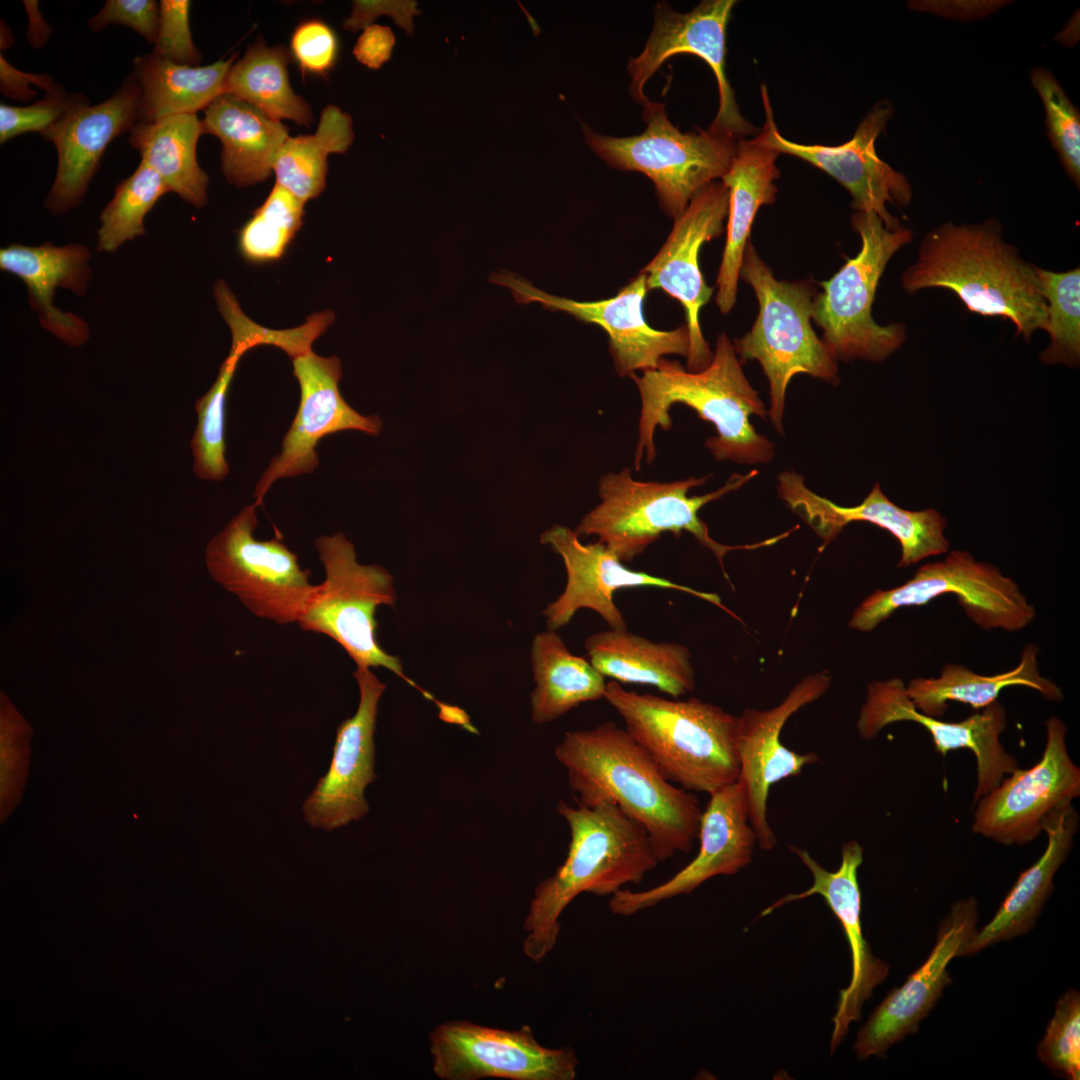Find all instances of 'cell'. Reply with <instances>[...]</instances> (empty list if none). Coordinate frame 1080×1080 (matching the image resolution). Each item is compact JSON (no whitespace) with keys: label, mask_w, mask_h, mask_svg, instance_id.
I'll use <instances>...</instances> for the list:
<instances>
[{"label":"cell","mask_w":1080,"mask_h":1080,"mask_svg":"<svg viewBox=\"0 0 1080 1080\" xmlns=\"http://www.w3.org/2000/svg\"><path fill=\"white\" fill-rule=\"evenodd\" d=\"M554 754L566 770L576 802L619 806L644 827L659 862L693 849L703 812L699 799L667 780L615 722L565 732Z\"/></svg>","instance_id":"6da1fadb"},{"label":"cell","mask_w":1080,"mask_h":1080,"mask_svg":"<svg viewBox=\"0 0 1080 1080\" xmlns=\"http://www.w3.org/2000/svg\"><path fill=\"white\" fill-rule=\"evenodd\" d=\"M909 294L951 290L968 311L1010 320L1025 340L1047 327V304L1036 267L1007 243L995 219L944 222L922 239L917 260L902 274Z\"/></svg>","instance_id":"7a4b0ae2"},{"label":"cell","mask_w":1080,"mask_h":1080,"mask_svg":"<svg viewBox=\"0 0 1080 1080\" xmlns=\"http://www.w3.org/2000/svg\"><path fill=\"white\" fill-rule=\"evenodd\" d=\"M557 811L570 832L567 856L535 888L523 924V952L536 963L554 948L559 918L577 896H611L627 884L641 883L660 863L644 827L616 804L571 806L560 800Z\"/></svg>","instance_id":"3957f363"},{"label":"cell","mask_w":1080,"mask_h":1080,"mask_svg":"<svg viewBox=\"0 0 1080 1080\" xmlns=\"http://www.w3.org/2000/svg\"><path fill=\"white\" fill-rule=\"evenodd\" d=\"M634 380L641 400L638 440L634 454L636 470L645 456L651 463L656 457L654 435L657 428L669 430V410L676 403L692 408L698 416L715 426L717 435L705 446L718 461L739 464L768 463L774 446L756 432L752 415L765 418L766 409L747 380L733 343L725 333L718 336L711 362L700 371L686 370L678 361L662 358L656 369L647 370Z\"/></svg>","instance_id":"277c9868"},{"label":"cell","mask_w":1080,"mask_h":1080,"mask_svg":"<svg viewBox=\"0 0 1080 1080\" xmlns=\"http://www.w3.org/2000/svg\"><path fill=\"white\" fill-rule=\"evenodd\" d=\"M604 699L670 782L711 795L737 781V716L695 697L637 693L614 680Z\"/></svg>","instance_id":"5b68a950"},{"label":"cell","mask_w":1080,"mask_h":1080,"mask_svg":"<svg viewBox=\"0 0 1080 1080\" xmlns=\"http://www.w3.org/2000/svg\"><path fill=\"white\" fill-rule=\"evenodd\" d=\"M757 474V470L745 475L735 473L716 491L688 496L689 490L704 484L708 476L656 482L635 480L628 468L610 472L599 480L600 503L582 517L574 532L579 538L596 536L623 563L643 553L663 533L689 532L712 551L727 578L723 564L726 553L768 546L781 536L754 544H721L710 536L698 513L704 505L739 489Z\"/></svg>","instance_id":"8992f818"},{"label":"cell","mask_w":1080,"mask_h":1080,"mask_svg":"<svg viewBox=\"0 0 1080 1080\" xmlns=\"http://www.w3.org/2000/svg\"><path fill=\"white\" fill-rule=\"evenodd\" d=\"M740 278L755 292L757 318L733 343L740 362L757 360L769 383V417L778 432L791 379L807 374L831 383L838 380L837 360L813 329V289L808 283L775 278L748 241Z\"/></svg>","instance_id":"52a82bcc"},{"label":"cell","mask_w":1080,"mask_h":1080,"mask_svg":"<svg viewBox=\"0 0 1080 1080\" xmlns=\"http://www.w3.org/2000/svg\"><path fill=\"white\" fill-rule=\"evenodd\" d=\"M851 225L861 239L855 257L829 279L813 298V320L823 331L822 341L836 360L879 362L906 339L900 323L880 325L872 317L879 280L894 254L912 240V232L888 228L874 212L856 211Z\"/></svg>","instance_id":"ba28073f"},{"label":"cell","mask_w":1080,"mask_h":1080,"mask_svg":"<svg viewBox=\"0 0 1080 1080\" xmlns=\"http://www.w3.org/2000/svg\"><path fill=\"white\" fill-rule=\"evenodd\" d=\"M642 118L646 129L639 135L606 136L583 125L584 138L611 167L646 175L662 210L675 219L696 193L726 174L738 138L700 128L681 132L661 102L649 100L643 105Z\"/></svg>","instance_id":"9c48e42d"},{"label":"cell","mask_w":1080,"mask_h":1080,"mask_svg":"<svg viewBox=\"0 0 1080 1080\" xmlns=\"http://www.w3.org/2000/svg\"><path fill=\"white\" fill-rule=\"evenodd\" d=\"M325 571L297 624L305 632L324 634L336 641L356 665L383 667L430 694L405 676L398 657L387 653L377 639L376 610L394 606L392 576L379 565L357 561L354 546L343 533L320 536L315 541Z\"/></svg>","instance_id":"30bf717a"},{"label":"cell","mask_w":1080,"mask_h":1080,"mask_svg":"<svg viewBox=\"0 0 1080 1080\" xmlns=\"http://www.w3.org/2000/svg\"><path fill=\"white\" fill-rule=\"evenodd\" d=\"M944 594H954L966 615L984 630L1020 631L1036 616L1012 578L968 551L957 550L942 561L922 565L904 584L873 592L855 609L849 626L870 632L897 609L925 605Z\"/></svg>","instance_id":"8fae6325"},{"label":"cell","mask_w":1080,"mask_h":1080,"mask_svg":"<svg viewBox=\"0 0 1080 1080\" xmlns=\"http://www.w3.org/2000/svg\"><path fill=\"white\" fill-rule=\"evenodd\" d=\"M253 503L211 539L205 562L211 577L255 616L277 624L297 623L316 585L311 572L279 538L257 540Z\"/></svg>","instance_id":"7c38bea8"},{"label":"cell","mask_w":1080,"mask_h":1080,"mask_svg":"<svg viewBox=\"0 0 1080 1080\" xmlns=\"http://www.w3.org/2000/svg\"><path fill=\"white\" fill-rule=\"evenodd\" d=\"M1045 724L1041 759L1031 768L1015 769L975 803L973 832L1004 845H1024L1080 795V769L1067 751V728L1057 716Z\"/></svg>","instance_id":"4fadbf2b"},{"label":"cell","mask_w":1080,"mask_h":1080,"mask_svg":"<svg viewBox=\"0 0 1080 1080\" xmlns=\"http://www.w3.org/2000/svg\"><path fill=\"white\" fill-rule=\"evenodd\" d=\"M429 1040L433 1071L443 1080H573L577 1075L575 1051L541 1045L528 1025L504 1030L453 1020L436 1027Z\"/></svg>","instance_id":"5bb4252c"},{"label":"cell","mask_w":1080,"mask_h":1080,"mask_svg":"<svg viewBox=\"0 0 1080 1080\" xmlns=\"http://www.w3.org/2000/svg\"><path fill=\"white\" fill-rule=\"evenodd\" d=\"M736 3L704 0L686 13L675 11L667 2L658 3L645 47L627 66L633 99L645 105L649 99L644 94V85L660 66L677 54H693L708 64L718 85L719 107L708 129L738 139L756 136L759 130L740 113L725 73L726 29Z\"/></svg>","instance_id":"9a60e30c"},{"label":"cell","mask_w":1080,"mask_h":1080,"mask_svg":"<svg viewBox=\"0 0 1080 1080\" xmlns=\"http://www.w3.org/2000/svg\"><path fill=\"white\" fill-rule=\"evenodd\" d=\"M765 110L762 131L767 142L780 154L800 158L824 171L851 195L855 211L876 213L890 228L901 224L891 215L887 203L907 206L913 192L907 177L879 158L875 142L893 115L890 101L881 100L864 116L853 137L841 145L801 144L785 138L778 130L765 85L761 86Z\"/></svg>","instance_id":"2e32d148"},{"label":"cell","mask_w":1080,"mask_h":1080,"mask_svg":"<svg viewBox=\"0 0 1080 1080\" xmlns=\"http://www.w3.org/2000/svg\"><path fill=\"white\" fill-rule=\"evenodd\" d=\"M490 280L510 289L518 303H539L546 309L565 312L601 327L608 336L609 350L619 376L656 369L666 355H688L686 325L659 330L645 320L643 303L649 289L641 271L616 295L596 301L551 295L510 272L494 273Z\"/></svg>","instance_id":"e0dca14e"},{"label":"cell","mask_w":1080,"mask_h":1080,"mask_svg":"<svg viewBox=\"0 0 1080 1080\" xmlns=\"http://www.w3.org/2000/svg\"><path fill=\"white\" fill-rule=\"evenodd\" d=\"M830 685L829 672H816L800 680L778 705L766 710L749 708L737 716V781L744 792L757 844L765 851L777 844L767 815L771 787L799 776L805 766L819 760L815 752L801 754L788 749L780 741L782 729L793 714L822 697Z\"/></svg>","instance_id":"ac0fdd59"},{"label":"cell","mask_w":1080,"mask_h":1080,"mask_svg":"<svg viewBox=\"0 0 1080 1080\" xmlns=\"http://www.w3.org/2000/svg\"><path fill=\"white\" fill-rule=\"evenodd\" d=\"M728 206L729 190L721 180L702 188L674 219L665 243L641 270L649 290L662 289L684 307L689 333L687 370L691 372L707 367L713 357L702 334L699 315L714 288L703 279L699 253L705 242L724 231Z\"/></svg>","instance_id":"d6986e66"},{"label":"cell","mask_w":1080,"mask_h":1080,"mask_svg":"<svg viewBox=\"0 0 1080 1080\" xmlns=\"http://www.w3.org/2000/svg\"><path fill=\"white\" fill-rule=\"evenodd\" d=\"M981 710L960 722H945L920 712L906 693L902 679L873 681L860 710L857 732L862 739L871 740L889 724L911 721L930 733L936 751L943 756L961 748L971 750L977 760L975 804L1018 768L1016 759L1005 751L999 739L1007 726L1006 709L996 700Z\"/></svg>","instance_id":"ffe728a7"},{"label":"cell","mask_w":1080,"mask_h":1080,"mask_svg":"<svg viewBox=\"0 0 1080 1080\" xmlns=\"http://www.w3.org/2000/svg\"><path fill=\"white\" fill-rule=\"evenodd\" d=\"M292 364L300 387V401L283 437L281 451L270 460L256 484L257 506L262 505L275 481L312 473L318 467L316 447L323 437L346 430L378 435L383 426L377 415L358 413L342 397L338 357H323L310 351L292 359Z\"/></svg>","instance_id":"44dd1931"},{"label":"cell","mask_w":1080,"mask_h":1080,"mask_svg":"<svg viewBox=\"0 0 1080 1080\" xmlns=\"http://www.w3.org/2000/svg\"><path fill=\"white\" fill-rule=\"evenodd\" d=\"M540 541L562 557L567 578L564 591L543 610L549 630L556 631L567 625L580 609L596 612L611 629H627L624 615L613 597L622 588L677 590L733 614L723 605L719 595L698 591L646 572L630 570L604 544L598 541L585 544L569 527L553 525L541 534Z\"/></svg>","instance_id":"7402d4cb"},{"label":"cell","mask_w":1080,"mask_h":1080,"mask_svg":"<svg viewBox=\"0 0 1080 1080\" xmlns=\"http://www.w3.org/2000/svg\"><path fill=\"white\" fill-rule=\"evenodd\" d=\"M789 849L811 872L813 883L803 892L790 893L779 898L762 911L760 917L767 916L790 902L819 895L839 920L851 952L852 973L849 985L839 992L833 1017L834 1028L830 1042V1051L833 1053L848 1033L850 1024L861 1019L864 1002L887 978L889 965L872 953L863 935L862 899L858 882V869L863 862L862 846L855 840L844 843L841 862L836 871L826 870L806 849L794 845H789Z\"/></svg>","instance_id":"603a6c76"},{"label":"cell","mask_w":1080,"mask_h":1080,"mask_svg":"<svg viewBox=\"0 0 1080 1080\" xmlns=\"http://www.w3.org/2000/svg\"><path fill=\"white\" fill-rule=\"evenodd\" d=\"M699 851L684 868L663 883L646 890L623 888L611 895L609 910L632 916L659 903L692 893L707 880L735 875L751 861L757 844L741 784L736 781L710 795L702 812Z\"/></svg>","instance_id":"cb8c5ba5"},{"label":"cell","mask_w":1080,"mask_h":1080,"mask_svg":"<svg viewBox=\"0 0 1080 1080\" xmlns=\"http://www.w3.org/2000/svg\"><path fill=\"white\" fill-rule=\"evenodd\" d=\"M356 666L353 676L360 695L357 710L337 727L328 771L303 804L306 821L327 831L357 821L368 812L364 792L376 778L374 733L379 700L386 686L370 667Z\"/></svg>","instance_id":"d4e9b609"},{"label":"cell","mask_w":1080,"mask_h":1080,"mask_svg":"<svg viewBox=\"0 0 1080 1080\" xmlns=\"http://www.w3.org/2000/svg\"><path fill=\"white\" fill-rule=\"evenodd\" d=\"M977 901H957L939 925L935 946L925 962L898 988H893L857 1033L859 1060L882 1056L897 1042L918 1031L951 983L947 970L976 930Z\"/></svg>","instance_id":"484cf974"},{"label":"cell","mask_w":1080,"mask_h":1080,"mask_svg":"<svg viewBox=\"0 0 1080 1080\" xmlns=\"http://www.w3.org/2000/svg\"><path fill=\"white\" fill-rule=\"evenodd\" d=\"M778 496L827 545L849 523L865 521L891 533L901 546L899 567H907L931 556L944 554L949 542L944 536L946 521L935 509L911 511L890 501L875 484L858 505H837L810 490L803 477L793 471L778 476Z\"/></svg>","instance_id":"4316f807"},{"label":"cell","mask_w":1080,"mask_h":1080,"mask_svg":"<svg viewBox=\"0 0 1080 1080\" xmlns=\"http://www.w3.org/2000/svg\"><path fill=\"white\" fill-rule=\"evenodd\" d=\"M140 87L130 73L116 91L96 105H84L63 118L43 138L57 151V171L45 200L54 215L83 200L108 145L139 122Z\"/></svg>","instance_id":"83f0119b"},{"label":"cell","mask_w":1080,"mask_h":1080,"mask_svg":"<svg viewBox=\"0 0 1080 1080\" xmlns=\"http://www.w3.org/2000/svg\"><path fill=\"white\" fill-rule=\"evenodd\" d=\"M779 153L761 130L752 139H738L731 165L721 181L729 190L726 241L718 270L716 304L723 314L734 307L744 251L760 207L775 202L774 181Z\"/></svg>","instance_id":"f1b7e54d"},{"label":"cell","mask_w":1080,"mask_h":1080,"mask_svg":"<svg viewBox=\"0 0 1080 1080\" xmlns=\"http://www.w3.org/2000/svg\"><path fill=\"white\" fill-rule=\"evenodd\" d=\"M90 252L81 244L39 246L10 244L0 250V269L16 275L28 290V300L40 324L61 341L74 347L86 343L89 327L79 316L53 305L57 288L82 296L91 279Z\"/></svg>","instance_id":"f546056e"},{"label":"cell","mask_w":1080,"mask_h":1080,"mask_svg":"<svg viewBox=\"0 0 1080 1080\" xmlns=\"http://www.w3.org/2000/svg\"><path fill=\"white\" fill-rule=\"evenodd\" d=\"M202 134L221 142V170L227 181L246 187L265 181L290 137L287 127L257 108L224 93L205 110Z\"/></svg>","instance_id":"4dcf8cb0"},{"label":"cell","mask_w":1080,"mask_h":1080,"mask_svg":"<svg viewBox=\"0 0 1080 1080\" xmlns=\"http://www.w3.org/2000/svg\"><path fill=\"white\" fill-rule=\"evenodd\" d=\"M1078 815L1069 806L1045 826L1047 847L1041 857L1023 871L993 918L973 936L959 956L974 955L987 947L1028 933L1054 890L1053 878L1073 846Z\"/></svg>","instance_id":"1f68e13d"},{"label":"cell","mask_w":1080,"mask_h":1080,"mask_svg":"<svg viewBox=\"0 0 1080 1080\" xmlns=\"http://www.w3.org/2000/svg\"><path fill=\"white\" fill-rule=\"evenodd\" d=\"M584 648L593 666L620 684L651 685L673 698L695 687L691 653L682 644L610 628L587 637Z\"/></svg>","instance_id":"d6a6232c"},{"label":"cell","mask_w":1080,"mask_h":1080,"mask_svg":"<svg viewBox=\"0 0 1080 1080\" xmlns=\"http://www.w3.org/2000/svg\"><path fill=\"white\" fill-rule=\"evenodd\" d=\"M235 55L205 66L170 61L152 51L136 56L132 74L140 87L139 122L197 114L225 93Z\"/></svg>","instance_id":"836d02e7"},{"label":"cell","mask_w":1080,"mask_h":1080,"mask_svg":"<svg viewBox=\"0 0 1080 1080\" xmlns=\"http://www.w3.org/2000/svg\"><path fill=\"white\" fill-rule=\"evenodd\" d=\"M1038 654L1039 648L1029 644L1014 669L992 676L949 663L938 678L912 679L906 685V693L920 712L936 718L945 714L950 701L983 709L997 700L1001 690L1015 685L1034 689L1050 701H1060L1063 698L1060 687L1040 675Z\"/></svg>","instance_id":"e575fe53"},{"label":"cell","mask_w":1080,"mask_h":1080,"mask_svg":"<svg viewBox=\"0 0 1080 1080\" xmlns=\"http://www.w3.org/2000/svg\"><path fill=\"white\" fill-rule=\"evenodd\" d=\"M531 662L534 723L552 722L582 703L604 699L605 676L589 660L572 654L556 631L547 629L535 635Z\"/></svg>","instance_id":"d590c367"},{"label":"cell","mask_w":1080,"mask_h":1080,"mask_svg":"<svg viewBox=\"0 0 1080 1080\" xmlns=\"http://www.w3.org/2000/svg\"><path fill=\"white\" fill-rule=\"evenodd\" d=\"M202 135L197 114H178L152 123L138 122L130 131L129 143L141 161L175 192L196 208L207 204L209 177L197 161V143Z\"/></svg>","instance_id":"8d00e7d4"},{"label":"cell","mask_w":1080,"mask_h":1080,"mask_svg":"<svg viewBox=\"0 0 1080 1080\" xmlns=\"http://www.w3.org/2000/svg\"><path fill=\"white\" fill-rule=\"evenodd\" d=\"M289 52L283 46L269 47L258 40L230 68L225 93L247 102L270 118L287 119L309 126L313 113L309 103L291 87Z\"/></svg>","instance_id":"74e56055"},{"label":"cell","mask_w":1080,"mask_h":1080,"mask_svg":"<svg viewBox=\"0 0 1080 1080\" xmlns=\"http://www.w3.org/2000/svg\"><path fill=\"white\" fill-rule=\"evenodd\" d=\"M353 139L351 116L327 105L313 134L289 137L281 147L273 166L276 183L303 203L318 197L326 186L328 156L345 153Z\"/></svg>","instance_id":"f35d334b"},{"label":"cell","mask_w":1080,"mask_h":1080,"mask_svg":"<svg viewBox=\"0 0 1080 1080\" xmlns=\"http://www.w3.org/2000/svg\"><path fill=\"white\" fill-rule=\"evenodd\" d=\"M170 192L162 178L140 161L136 170L115 187L113 198L102 210L97 251L112 253L122 244L145 234V216Z\"/></svg>","instance_id":"ab89813d"},{"label":"cell","mask_w":1080,"mask_h":1080,"mask_svg":"<svg viewBox=\"0 0 1080 1080\" xmlns=\"http://www.w3.org/2000/svg\"><path fill=\"white\" fill-rule=\"evenodd\" d=\"M243 355L241 350L231 347L229 355L220 365L215 382L195 403L197 426L190 447L194 473L202 480L221 481L229 472L225 458L226 397Z\"/></svg>","instance_id":"60d3db41"},{"label":"cell","mask_w":1080,"mask_h":1080,"mask_svg":"<svg viewBox=\"0 0 1080 1080\" xmlns=\"http://www.w3.org/2000/svg\"><path fill=\"white\" fill-rule=\"evenodd\" d=\"M304 204L277 183L238 233L243 258L253 263L281 259L302 225Z\"/></svg>","instance_id":"b9f144b4"},{"label":"cell","mask_w":1080,"mask_h":1080,"mask_svg":"<svg viewBox=\"0 0 1080 1080\" xmlns=\"http://www.w3.org/2000/svg\"><path fill=\"white\" fill-rule=\"evenodd\" d=\"M1047 304L1050 345L1041 354L1046 364L1078 366L1080 358V269L1054 272L1036 267Z\"/></svg>","instance_id":"7bdbcfd3"},{"label":"cell","mask_w":1080,"mask_h":1080,"mask_svg":"<svg viewBox=\"0 0 1080 1080\" xmlns=\"http://www.w3.org/2000/svg\"><path fill=\"white\" fill-rule=\"evenodd\" d=\"M219 311L232 333V345L245 353L259 345H274L286 352L291 359L312 351V344L332 323L331 311L316 313L300 327L289 330H271L253 323L241 311L237 301L223 281L214 286Z\"/></svg>","instance_id":"ee69618b"},{"label":"cell","mask_w":1080,"mask_h":1080,"mask_svg":"<svg viewBox=\"0 0 1080 1080\" xmlns=\"http://www.w3.org/2000/svg\"><path fill=\"white\" fill-rule=\"evenodd\" d=\"M1045 110V125L1049 140L1060 162L1075 186H1080V113L1055 76L1044 67H1035L1030 74Z\"/></svg>","instance_id":"f6af8a7d"},{"label":"cell","mask_w":1080,"mask_h":1080,"mask_svg":"<svg viewBox=\"0 0 1080 1080\" xmlns=\"http://www.w3.org/2000/svg\"><path fill=\"white\" fill-rule=\"evenodd\" d=\"M1037 1056L1052 1072L1070 1080L1080 1078V994L1070 989L1057 1001Z\"/></svg>","instance_id":"bcb514c9"},{"label":"cell","mask_w":1080,"mask_h":1080,"mask_svg":"<svg viewBox=\"0 0 1080 1080\" xmlns=\"http://www.w3.org/2000/svg\"><path fill=\"white\" fill-rule=\"evenodd\" d=\"M89 104L82 93H68L56 83L45 96L28 106L0 104V143L38 132L43 137L72 111Z\"/></svg>","instance_id":"7dc6e473"},{"label":"cell","mask_w":1080,"mask_h":1080,"mask_svg":"<svg viewBox=\"0 0 1080 1080\" xmlns=\"http://www.w3.org/2000/svg\"><path fill=\"white\" fill-rule=\"evenodd\" d=\"M339 54L336 32L325 21L312 18L300 22L290 38V56L303 74L326 76Z\"/></svg>","instance_id":"c3c4849f"},{"label":"cell","mask_w":1080,"mask_h":1080,"mask_svg":"<svg viewBox=\"0 0 1080 1080\" xmlns=\"http://www.w3.org/2000/svg\"><path fill=\"white\" fill-rule=\"evenodd\" d=\"M159 24L153 51L160 56L185 65L199 66L201 53L195 46L190 29L188 0H161Z\"/></svg>","instance_id":"681fc988"},{"label":"cell","mask_w":1080,"mask_h":1080,"mask_svg":"<svg viewBox=\"0 0 1080 1080\" xmlns=\"http://www.w3.org/2000/svg\"><path fill=\"white\" fill-rule=\"evenodd\" d=\"M160 3L155 0H107L88 21L89 28L100 31L108 25H123L135 30L154 45L158 32Z\"/></svg>","instance_id":"f907efd6"},{"label":"cell","mask_w":1080,"mask_h":1080,"mask_svg":"<svg viewBox=\"0 0 1080 1080\" xmlns=\"http://www.w3.org/2000/svg\"><path fill=\"white\" fill-rule=\"evenodd\" d=\"M420 14L416 1L409 0H384V1H353L351 15L344 21L343 28L352 32L365 29L372 24L373 20L380 15L392 17L395 24L412 36L414 31L413 16Z\"/></svg>","instance_id":"816d5d0a"},{"label":"cell","mask_w":1080,"mask_h":1080,"mask_svg":"<svg viewBox=\"0 0 1080 1080\" xmlns=\"http://www.w3.org/2000/svg\"><path fill=\"white\" fill-rule=\"evenodd\" d=\"M36 85L46 92L51 90L56 82L48 74H35L23 72L12 66L7 59L0 54V91L8 98L17 101H31L37 92L30 85Z\"/></svg>","instance_id":"f5cc1de1"},{"label":"cell","mask_w":1080,"mask_h":1080,"mask_svg":"<svg viewBox=\"0 0 1080 1080\" xmlns=\"http://www.w3.org/2000/svg\"><path fill=\"white\" fill-rule=\"evenodd\" d=\"M395 36L387 26L371 24L359 36L353 54L370 69H379L392 54Z\"/></svg>","instance_id":"db71d44e"},{"label":"cell","mask_w":1080,"mask_h":1080,"mask_svg":"<svg viewBox=\"0 0 1080 1080\" xmlns=\"http://www.w3.org/2000/svg\"><path fill=\"white\" fill-rule=\"evenodd\" d=\"M24 5L29 15V27L26 32V38L30 44L35 48H40L45 45L47 39L51 34V28L42 19L37 1H24Z\"/></svg>","instance_id":"11a10c76"},{"label":"cell","mask_w":1080,"mask_h":1080,"mask_svg":"<svg viewBox=\"0 0 1080 1080\" xmlns=\"http://www.w3.org/2000/svg\"><path fill=\"white\" fill-rule=\"evenodd\" d=\"M7 39L13 42V35L9 27L1 21V47H4V49L11 46Z\"/></svg>","instance_id":"9f6ffc18"}]
</instances>
